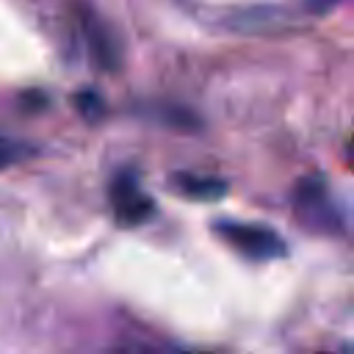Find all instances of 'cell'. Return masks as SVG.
<instances>
[{
	"label": "cell",
	"instance_id": "obj_1",
	"mask_svg": "<svg viewBox=\"0 0 354 354\" xmlns=\"http://www.w3.org/2000/svg\"><path fill=\"white\" fill-rule=\"evenodd\" d=\"M216 232L241 254L252 260H271L285 254V241L260 224H243V221H218Z\"/></svg>",
	"mask_w": 354,
	"mask_h": 354
},
{
	"label": "cell",
	"instance_id": "obj_2",
	"mask_svg": "<svg viewBox=\"0 0 354 354\" xmlns=\"http://www.w3.org/2000/svg\"><path fill=\"white\" fill-rule=\"evenodd\" d=\"M296 213L304 218V224H310L315 230H337L340 227V210L335 207V202L321 180H304L296 185Z\"/></svg>",
	"mask_w": 354,
	"mask_h": 354
},
{
	"label": "cell",
	"instance_id": "obj_3",
	"mask_svg": "<svg viewBox=\"0 0 354 354\" xmlns=\"http://www.w3.org/2000/svg\"><path fill=\"white\" fill-rule=\"evenodd\" d=\"M111 199H113V213H116V221L122 227H136V224H144L155 205L149 202V196L138 188L136 177L130 174H122L113 185H111Z\"/></svg>",
	"mask_w": 354,
	"mask_h": 354
},
{
	"label": "cell",
	"instance_id": "obj_4",
	"mask_svg": "<svg viewBox=\"0 0 354 354\" xmlns=\"http://www.w3.org/2000/svg\"><path fill=\"white\" fill-rule=\"evenodd\" d=\"M174 188H180L185 196L191 199H218L227 191V183L216 180V177H196V174H177L174 177Z\"/></svg>",
	"mask_w": 354,
	"mask_h": 354
},
{
	"label": "cell",
	"instance_id": "obj_5",
	"mask_svg": "<svg viewBox=\"0 0 354 354\" xmlns=\"http://www.w3.org/2000/svg\"><path fill=\"white\" fill-rule=\"evenodd\" d=\"M86 33H88V41H91V50H94V55H97V61L102 64V69H116V64H119V55H116V47H113V41L108 39V33L91 19H86Z\"/></svg>",
	"mask_w": 354,
	"mask_h": 354
},
{
	"label": "cell",
	"instance_id": "obj_6",
	"mask_svg": "<svg viewBox=\"0 0 354 354\" xmlns=\"http://www.w3.org/2000/svg\"><path fill=\"white\" fill-rule=\"evenodd\" d=\"M22 155V144L11 141V138H0V169L8 166L11 160H17Z\"/></svg>",
	"mask_w": 354,
	"mask_h": 354
},
{
	"label": "cell",
	"instance_id": "obj_7",
	"mask_svg": "<svg viewBox=\"0 0 354 354\" xmlns=\"http://www.w3.org/2000/svg\"><path fill=\"white\" fill-rule=\"evenodd\" d=\"M124 354H138V351H124Z\"/></svg>",
	"mask_w": 354,
	"mask_h": 354
}]
</instances>
